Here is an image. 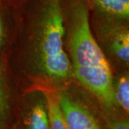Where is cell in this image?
<instances>
[{
	"instance_id": "cell-9",
	"label": "cell",
	"mask_w": 129,
	"mask_h": 129,
	"mask_svg": "<svg viewBox=\"0 0 129 129\" xmlns=\"http://www.w3.org/2000/svg\"><path fill=\"white\" fill-rule=\"evenodd\" d=\"M9 110L7 95L1 74L0 73V129L5 127Z\"/></svg>"
},
{
	"instance_id": "cell-4",
	"label": "cell",
	"mask_w": 129,
	"mask_h": 129,
	"mask_svg": "<svg viewBox=\"0 0 129 129\" xmlns=\"http://www.w3.org/2000/svg\"><path fill=\"white\" fill-rule=\"evenodd\" d=\"M42 93L32 104L25 121L26 129H50L46 96Z\"/></svg>"
},
{
	"instance_id": "cell-8",
	"label": "cell",
	"mask_w": 129,
	"mask_h": 129,
	"mask_svg": "<svg viewBox=\"0 0 129 129\" xmlns=\"http://www.w3.org/2000/svg\"><path fill=\"white\" fill-rule=\"evenodd\" d=\"M116 102L128 114L129 111V80L128 75L122 76L114 87Z\"/></svg>"
},
{
	"instance_id": "cell-7",
	"label": "cell",
	"mask_w": 129,
	"mask_h": 129,
	"mask_svg": "<svg viewBox=\"0 0 129 129\" xmlns=\"http://www.w3.org/2000/svg\"><path fill=\"white\" fill-rule=\"evenodd\" d=\"M111 48L119 59L128 63L129 61V33L127 29L115 32L111 42Z\"/></svg>"
},
{
	"instance_id": "cell-6",
	"label": "cell",
	"mask_w": 129,
	"mask_h": 129,
	"mask_svg": "<svg viewBox=\"0 0 129 129\" xmlns=\"http://www.w3.org/2000/svg\"><path fill=\"white\" fill-rule=\"evenodd\" d=\"M47 102L50 129H69L57 100L50 93H45Z\"/></svg>"
},
{
	"instance_id": "cell-2",
	"label": "cell",
	"mask_w": 129,
	"mask_h": 129,
	"mask_svg": "<svg viewBox=\"0 0 129 129\" xmlns=\"http://www.w3.org/2000/svg\"><path fill=\"white\" fill-rule=\"evenodd\" d=\"M62 14L60 0H47L38 31V63L42 72L54 81L67 80L72 72L71 60L64 50Z\"/></svg>"
},
{
	"instance_id": "cell-11",
	"label": "cell",
	"mask_w": 129,
	"mask_h": 129,
	"mask_svg": "<svg viewBox=\"0 0 129 129\" xmlns=\"http://www.w3.org/2000/svg\"><path fill=\"white\" fill-rule=\"evenodd\" d=\"M3 28H2V25H1V20H0V47H1V44L3 43Z\"/></svg>"
},
{
	"instance_id": "cell-10",
	"label": "cell",
	"mask_w": 129,
	"mask_h": 129,
	"mask_svg": "<svg viewBox=\"0 0 129 129\" xmlns=\"http://www.w3.org/2000/svg\"><path fill=\"white\" fill-rule=\"evenodd\" d=\"M111 129H129V122L126 119H120L112 122L110 125Z\"/></svg>"
},
{
	"instance_id": "cell-5",
	"label": "cell",
	"mask_w": 129,
	"mask_h": 129,
	"mask_svg": "<svg viewBox=\"0 0 129 129\" xmlns=\"http://www.w3.org/2000/svg\"><path fill=\"white\" fill-rule=\"evenodd\" d=\"M98 7L105 13L126 19L129 16V0H94Z\"/></svg>"
},
{
	"instance_id": "cell-3",
	"label": "cell",
	"mask_w": 129,
	"mask_h": 129,
	"mask_svg": "<svg viewBox=\"0 0 129 129\" xmlns=\"http://www.w3.org/2000/svg\"><path fill=\"white\" fill-rule=\"evenodd\" d=\"M58 102L69 129H101L86 108L67 94L61 93Z\"/></svg>"
},
{
	"instance_id": "cell-1",
	"label": "cell",
	"mask_w": 129,
	"mask_h": 129,
	"mask_svg": "<svg viewBox=\"0 0 129 129\" xmlns=\"http://www.w3.org/2000/svg\"><path fill=\"white\" fill-rule=\"evenodd\" d=\"M72 13L69 48L76 78L108 108L116 101L110 65L90 29L88 9L77 6Z\"/></svg>"
}]
</instances>
